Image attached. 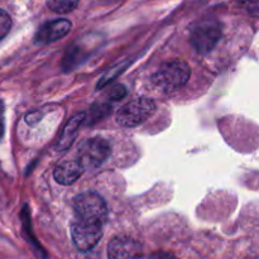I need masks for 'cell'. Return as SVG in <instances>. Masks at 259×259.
Segmentation results:
<instances>
[{
  "mask_svg": "<svg viewBox=\"0 0 259 259\" xmlns=\"http://www.w3.org/2000/svg\"><path fill=\"white\" fill-rule=\"evenodd\" d=\"M157 110L153 100L147 98H137L129 101L116 113V123L124 128H134L148 120Z\"/></svg>",
  "mask_w": 259,
  "mask_h": 259,
  "instance_id": "7a4b0ae2",
  "label": "cell"
},
{
  "mask_svg": "<svg viewBox=\"0 0 259 259\" xmlns=\"http://www.w3.org/2000/svg\"><path fill=\"white\" fill-rule=\"evenodd\" d=\"M4 133V121H3V106L0 105V138Z\"/></svg>",
  "mask_w": 259,
  "mask_h": 259,
  "instance_id": "5bb4252c",
  "label": "cell"
},
{
  "mask_svg": "<svg viewBox=\"0 0 259 259\" xmlns=\"http://www.w3.org/2000/svg\"><path fill=\"white\" fill-rule=\"evenodd\" d=\"M126 95V89L123 85H115L106 91V96L110 100H120Z\"/></svg>",
  "mask_w": 259,
  "mask_h": 259,
  "instance_id": "4fadbf2b",
  "label": "cell"
},
{
  "mask_svg": "<svg viewBox=\"0 0 259 259\" xmlns=\"http://www.w3.org/2000/svg\"><path fill=\"white\" fill-rule=\"evenodd\" d=\"M71 22L67 19H56L46 23L38 29L35 34V42L47 45L65 37L71 30Z\"/></svg>",
  "mask_w": 259,
  "mask_h": 259,
  "instance_id": "ba28073f",
  "label": "cell"
},
{
  "mask_svg": "<svg viewBox=\"0 0 259 259\" xmlns=\"http://www.w3.org/2000/svg\"><path fill=\"white\" fill-rule=\"evenodd\" d=\"M86 119V114L85 113H80L76 114L67 124H66L65 129L62 132V136H61L60 141H58L57 144V149L58 151H65L67 149L68 147L72 146L73 141H75L76 136H77V132L80 129L81 124L85 121Z\"/></svg>",
  "mask_w": 259,
  "mask_h": 259,
  "instance_id": "30bf717a",
  "label": "cell"
},
{
  "mask_svg": "<svg viewBox=\"0 0 259 259\" xmlns=\"http://www.w3.org/2000/svg\"><path fill=\"white\" fill-rule=\"evenodd\" d=\"M110 144L104 138L89 139L78 149V162L85 168H96L110 156Z\"/></svg>",
  "mask_w": 259,
  "mask_h": 259,
  "instance_id": "5b68a950",
  "label": "cell"
},
{
  "mask_svg": "<svg viewBox=\"0 0 259 259\" xmlns=\"http://www.w3.org/2000/svg\"><path fill=\"white\" fill-rule=\"evenodd\" d=\"M191 70L185 61L174 60L163 63L152 77V82L162 93L169 94L179 90L189 81Z\"/></svg>",
  "mask_w": 259,
  "mask_h": 259,
  "instance_id": "6da1fadb",
  "label": "cell"
},
{
  "mask_svg": "<svg viewBox=\"0 0 259 259\" xmlns=\"http://www.w3.org/2000/svg\"><path fill=\"white\" fill-rule=\"evenodd\" d=\"M78 4V0H47V5L57 14H67L72 12Z\"/></svg>",
  "mask_w": 259,
  "mask_h": 259,
  "instance_id": "8fae6325",
  "label": "cell"
},
{
  "mask_svg": "<svg viewBox=\"0 0 259 259\" xmlns=\"http://www.w3.org/2000/svg\"><path fill=\"white\" fill-rule=\"evenodd\" d=\"M83 169H85V167L80 162L66 161L56 167L55 172H53V177H55L58 184L68 186V185H72L73 182H76L82 176Z\"/></svg>",
  "mask_w": 259,
  "mask_h": 259,
  "instance_id": "9c48e42d",
  "label": "cell"
},
{
  "mask_svg": "<svg viewBox=\"0 0 259 259\" xmlns=\"http://www.w3.org/2000/svg\"><path fill=\"white\" fill-rule=\"evenodd\" d=\"M142 255V245L133 238L116 237L109 243L108 257L118 258H137Z\"/></svg>",
  "mask_w": 259,
  "mask_h": 259,
  "instance_id": "52a82bcc",
  "label": "cell"
},
{
  "mask_svg": "<svg viewBox=\"0 0 259 259\" xmlns=\"http://www.w3.org/2000/svg\"><path fill=\"white\" fill-rule=\"evenodd\" d=\"M71 235L73 244L80 252H90L103 238V224L78 219L72 224Z\"/></svg>",
  "mask_w": 259,
  "mask_h": 259,
  "instance_id": "277c9868",
  "label": "cell"
},
{
  "mask_svg": "<svg viewBox=\"0 0 259 259\" xmlns=\"http://www.w3.org/2000/svg\"><path fill=\"white\" fill-rule=\"evenodd\" d=\"M12 28V18L5 10L0 9V40L9 33Z\"/></svg>",
  "mask_w": 259,
  "mask_h": 259,
  "instance_id": "7c38bea8",
  "label": "cell"
},
{
  "mask_svg": "<svg viewBox=\"0 0 259 259\" xmlns=\"http://www.w3.org/2000/svg\"><path fill=\"white\" fill-rule=\"evenodd\" d=\"M222 38V28L214 22H204L194 28L191 43L199 53H209Z\"/></svg>",
  "mask_w": 259,
  "mask_h": 259,
  "instance_id": "8992f818",
  "label": "cell"
},
{
  "mask_svg": "<svg viewBox=\"0 0 259 259\" xmlns=\"http://www.w3.org/2000/svg\"><path fill=\"white\" fill-rule=\"evenodd\" d=\"M75 211L78 219L104 224L108 218V207L100 195L83 192L75 199Z\"/></svg>",
  "mask_w": 259,
  "mask_h": 259,
  "instance_id": "3957f363",
  "label": "cell"
}]
</instances>
